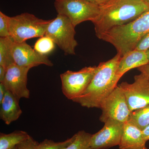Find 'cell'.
Listing matches in <instances>:
<instances>
[{
    "instance_id": "1",
    "label": "cell",
    "mask_w": 149,
    "mask_h": 149,
    "mask_svg": "<svg viewBox=\"0 0 149 149\" xmlns=\"http://www.w3.org/2000/svg\"><path fill=\"white\" fill-rule=\"evenodd\" d=\"M121 57L117 53L109 60L100 63L88 88L72 101L88 108L100 109L103 102L116 88L120 79L116 73Z\"/></svg>"
},
{
    "instance_id": "2",
    "label": "cell",
    "mask_w": 149,
    "mask_h": 149,
    "mask_svg": "<svg viewBox=\"0 0 149 149\" xmlns=\"http://www.w3.org/2000/svg\"><path fill=\"white\" fill-rule=\"evenodd\" d=\"M149 10L142 0H111L100 6V13L92 22L96 36L113 27L128 24Z\"/></svg>"
},
{
    "instance_id": "3",
    "label": "cell",
    "mask_w": 149,
    "mask_h": 149,
    "mask_svg": "<svg viewBox=\"0 0 149 149\" xmlns=\"http://www.w3.org/2000/svg\"><path fill=\"white\" fill-rule=\"evenodd\" d=\"M149 32V10L128 24L113 27L98 38L111 44L123 56L136 49L141 39Z\"/></svg>"
},
{
    "instance_id": "4",
    "label": "cell",
    "mask_w": 149,
    "mask_h": 149,
    "mask_svg": "<svg viewBox=\"0 0 149 149\" xmlns=\"http://www.w3.org/2000/svg\"><path fill=\"white\" fill-rule=\"evenodd\" d=\"M52 21L44 20L27 13L10 17L9 30L10 37L15 42L45 36L48 25Z\"/></svg>"
},
{
    "instance_id": "5",
    "label": "cell",
    "mask_w": 149,
    "mask_h": 149,
    "mask_svg": "<svg viewBox=\"0 0 149 149\" xmlns=\"http://www.w3.org/2000/svg\"><path fill=\"white\" fill-rule=\"evenodd\" d=\"M75 27L69 19L62 15L48 25L45 36L49 37L66 55H74L78 43L75 39Z\"/></svg>"
},
{
    "instance_id": "6",
    "label": "cell",
    "mask_w": 149,
    "mask_h": 149,
    "mask_svg": "<svg viewBox=\"0 0 149 149\" xmlns=\"http://www.w3.org/2000/svg\"><path fill=\"white\" fill-rule=\"evenodd\" d=\"M58 14L69 19L74 27L84 22L95 20L100 13V6L85 0H56Z\"/></svg>"
},
{
    "instance_id": "7",
    "label": "cell",
    "mask_w": 149,
    "mask_h": 149,
    "mask_svg": "<svg viewBox=\"0 0 149 149\" xmlns=\"http://www.w3.org/2000/svg\"><path fill=\"white\" fill-rule=\"evenodd\" d=\"M97 66L85 67L78 71L67 70L61 74V89L69 100L81 95L88 88L97 70Z\"/></svg>"
},
{
    "instance_id": "8",
    "label": "cell",
    "mask_w": 149,
    "mask_h": 149,
    "mask_svg": "<svg viewBox=\"0 0 149 149\" xmlns=\"http://www.w3.org/2000/svg\"><path fill=\"white\" fill-rule=\"evenodd\" d=\"M100 109V120L104 123L109 119L125 123L129 120L131 113L125 94L118 85L104 101Z\"/></svg>"
},
{
    "instance_id": "9",
    "label": "cell",
    "mask_w": 149,
    "mask_h": 149,
    "mask_svg": "<svg viewBox=\"0 0 149 149\" xmlns=\"http://www.w3.org/2000/svg\"><path fill=\"white\" fill-rule=\"evenodd\" d=\"M132 83L122 82L118 86L123 91L131 112L149 104V80L143 74L135 75Z\"/></svg>"
},
{
    "instance_id": "10",
    "label": "cell",
    "mask_w": 149,
    "mask_h": 149,
    "mask_svg": "<svg viewBox=\"0 0 149 149\" xmlns=\"http://www.w3.org/2000/svg\"><path fill=\"white\" fill-rule=\"evenodd\" d=\"M124 123L109 119L102 129L92 135L91 146L93 149H108L119 146L123 133Z\"/></svg>"
},
{
    "instance_id": "11",
    "label": "cell",
    "mask_w": 149,
    "mask_h": 149,
    "mask_svg": "<svg viewBox=\"0 0 149 149\" xmlns=\"http://www.w3.org/2000/svg\"><path fill=\"white\" fill-rule=\"evenodd\" d=\"M30 69L14 63L8 68L4 79L1 83L19 100L29 99L30 92L27 88V81Z\"/></svg>"
},
{
    "instance_id": "12",
    "label": "cell",
    "mask_w": 149,
    "mask_h": 149,
    "mask_svg": "<svg viewBox=\"0 0 149 149\" xmlns=\"http://www.w3.org/2000/svg\"><path fill=\"white\" fill-rule=\"evenodd\" d=\"M12 50L15 63L19 66L30 69L42 64L53 66V63L47 56L37 52L25 42H14Z\"/></svg>"
},
{
    "instance_id": "13",
    "label": "cell",
    "mask_w": 149,
    "mask_h": 149,
    "mask_svg": "<svg viewBox=\"0 0 149 149\" xmlns=\"http://www.w3.org/2000/svg\"><path fill=\"white\" fill-rule=\"evenodd\" d=\"M142 130L128 121L124 123L123 133L119 145L120 149H148Z\"/></svg>"
},
{
    "instance_id": "14",
    "label": "cell",
    "mask_w": 149,
    "mask_h": 149,
    "mask_svg": "<svg viewBox=\"0 0 149 149\" xmlns=\"http://www.w3.org/2000/svg\"><path fill=\"white\" fill-rule=\"evenodd\" d=\"M19 100L13 94L7 90L4 97L0 104V118L6 125L16 121L22 113Z\"/></svg>"
},
{
    "instance_id": "15",
    "label": "cell",
    "mask_w": 149,
    "mask_h": 149,
    "mask_svg": "<svg viewBox=\"0 0 149 149\" xmlns=\"http://www.w3.org/2000/svg\"><path fill=\"white\" fill-rule=\"evenodd\" d=\"M148 64V61L146 52L134 49L121 57L116 73L121 78L130 70Z\"/></svg>"
},
{
    "instance_id": "16",
    "label": "cell",
    "mask_w": 149,
    "mask_h": 149,
    "mask_svg": "<svg viewBox=\"0 0 149 149\" xmlns=\"http://www.w3.org/2000/svg\"><path fill=\"white\" fill-rule=\"evenodd\" d=\"M27 132L16 130L9 134L0 133V149H11L29 138Z\"/></svg>"
},
{
    "instance_id": "17",
    "label": "cell",
    "mask_w": 149,
    "mask_h": 149,
    "mask_svg": "<svg viewBox=\"0 0 149 149\" xmlns=\"http://www.w3.org/2000/svg\"><path fill=\"white\" fill-rule=\"evenodd\" d=\"M14 42L10 37L0 38V65L6 69L15 63L13 54Z\"/></svg>"
},
{
    "instance_id": "18",
    "label": "cell",
    "mask_w": 149,
    "mask_h": 149,
    "mask_svg": "<svg viewBox=\"0 0 149 149\" xmlns=\"http://www.w3.org/2000/svg\"><path fill=\"white\" fill-rule=\"evenodd\" d=\"M128 121L141 130L144 129L149 124V104L131 112Z\"/></svg>"
},
{
    "instance_id": "19",
    "label": "cell",
    "mask_w": 149,
    "mask_h": 149,
    "mask_svg": "<svg viewBox=\"0 0 149 149\" xmlns=\"http://www.w3.org/2000/svg\"><path fill=\"white\" fill-rule=\"evenodd\" d=\"M75 134V139L73 142L63 149H93L91 143L92 134L83 130Z\"/></svg>"
},
{
    "instance_id": "20",
    "label": "cell",
    "mask_w": 149,
    "mask_h": 149,
    "mask_svg": "<svg viewBox=\"0 0 149 149\" xmlns=\"http://www.w3.org/2000/svg\"><path fill=\"white\" fill-rule=\"evenodd\" d=\"M55 44L49 37L44 36L36 42L34 49L39 53L46 55L54 50Z\"/></svg>"
},
{
    "instance_id": "21",
    "label": "cell",
    "mask_w": 149,
    "mask_h": 149,
    "mask_svg": "<svg viewBox=\"0 0 149 149\" xmlns=\"http://www.w3.org/2000/svg\"><path fill=\"white\" fill-rule=\"evenodd\" d=\"M75 134L71 138L67 139L63 142H56L52 140L45 139L41 143H39L36 149H63L71 143L75 139Z\"/></svg>"
},
{
    "instance_id": "22",
    "label": "cell",
    "mask_w": 149,
    "mask_h": 149,
    "mask_svg": "<svg viewBox=\"0 0 149 149\" xmlns=\"http://www.w3.org/2000/svg\"><path fill=\"white\" fill-rule=\"evenodd\" d=\"M10 17L0 12V37H10L9 30Z\"/></svg>"
},
{
    "instance_id": "23",
    "label": "cell",
    "mask_w": 149,
    "mask_h": 149,
    "mask_svg": "<svg viewBox=\"0 0 149 149\" xmlns=\"http://www.w3.org/2000/svg\"><path fill=\"white\" fill-rule=\"evenodd\" d=\"M39 143L29 136V138L17 146V149H36Z\"/></svg>"
},
{
    "instance_id": "24",
    "label": "cell",
    "mask_w": 149,
    "mask_h": 149,
    "mask_svg": "<svg viewBox=\"0 0 149 149\" xmlns=\"http://www.w3.org/2000/svg\"><path fill=\"white\" fill-rule=\"evenodd\" d=\"M149 49V32L145 35L137 44L135 49L146 52Z\"/></svg>"
},
{
    "instance_id": "25",
    "label": "cell",
    "mask_w": 149,
    "mask_h": 149,
    "mask_svg": "<svg viewBox=\"0 0 149 149\" xmlns=\"http://www.w3.org/2000/svg\"><path fill=\"white\" fill-rule=\"evenodd\" d=\"M138 70L149 80V64L145 65L138 68Z\"/></svg>"
},
{
    "instance_id": "26",
    "label": "cell",
    "mask_w": 149,
    "mask_h": 149,
    "mask_svg": "<svg viewBox=\"0 0 149 149\" xmlns=\"http://www.w3.org/2000/svg\"><path fill=\"white\" fill-rule=\"evenodd\" d=\"M88 2L93 3V4L100 6L108 2L111 0H85Z\"/></svg>"
},
{
    "instance_id": "27",
    "label": "cell",
    "mask_w": 149,
    "mask_h": 149,
    "mask_svg": "<svg viewBox=\"0 0 149 149\" xmlns=\"http://www.w3.org/2000/svg\"><path fill=\"white\" fill-rule=\"evenodd\" d=\"M7 89L3 83H0V104L2 102L5 95Z\"/></svg>"
},
{
    "instance_id": "28",
    "label": "cell",
    "mask_w": 149,
    "mask_h": 149,
    "mask_svg": "<svg viewBox=\"0 0 149 149\" xmlns=\"http://www.w3.org/2000/svg\"><path fill=\"white\" fill-rule=\"evenodd\" d=\"M143 137L145 141H149V124L142 130Z\"/></svg>"
},
{
    "instance_id": "29",
    "label": "cell",
    "mask_w": 149,
    "mask_h": 149,
    "mask_svg": "<svg viewBox=\"0 0 149 149\" xmlns=\"http://www.w3.org/2000/svg\"><path fill=\"white\" fill-rule=\"evenodd\" d=\"M6 71V68L0 65V83H1L4 79Z\"/></svg>"
},
{
    "instance_id": "30",
    "label": "cell",
    "mask_w": 149,
    "mask_h": 149,
    "mask_svg": "<svg viewBox=\"0 0 149 149\" xmlns=\"http://www.w3.org/2000/svg\"><path fill=\"white\" fill-rule=\"evenodd\" d=\"M146 54L147 58H148V64H149V49L146 52Z\"/></svg>"
},
{
    "instance_id": "31",
    "label": "cell",
    "mask_w": 149,
    "mask_h": 149,
    "mask_svg": "<svg viewBox=\"0 0 149 149\" xmlns=\"http://www.w3.org/2000/svg\"><path fill=\"white\" fill-rule=\"evenodd\" d=\"M142 1H143L144 2L146 3L149 6V0H142Z\"/></svg>"
},
{
    "instance_id": "32",
    "label": "cell",
    "mask_w": 149,
    "mask_h": 149,
    "mask_svg": "<svg viewBox=\"0 0 149 149\" xmlns=\"http://www.w3.org/2000/svg\"><path fill=\"white\" fill-rule=\"evenodd\" d=\"M11 149H17V146L15 147V148H13Z\"/></svg>"
}]
</instances>
